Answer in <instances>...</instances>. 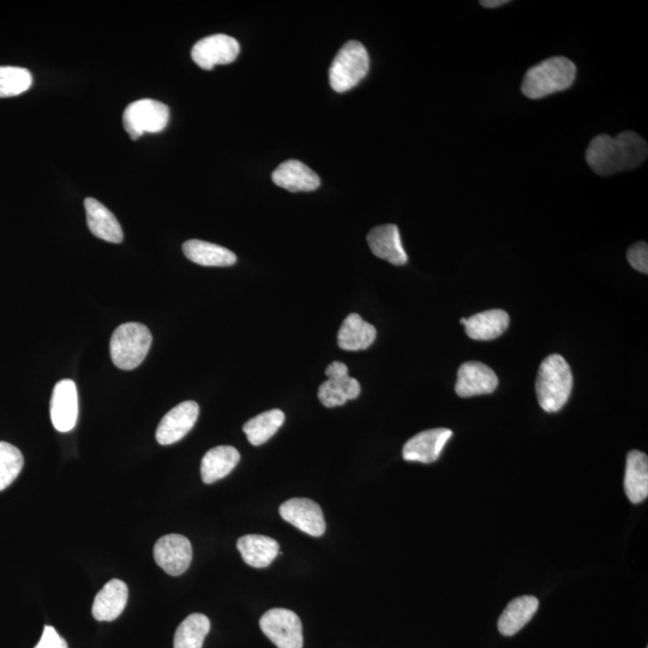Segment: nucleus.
<instances>
[{
	"label": "nucleus",
	"instance_id": "18",
	"mask_svg": "<svg viewBox=\"0 0 648 648\" xmlns=\"http://www.w3.org/2000/svg\"><path fill=\"white\" fill-rule=\"evenodd\" d=\"M272 178L280 188L291 192L314 191L321 184L318 174L298 160L282 162L273 172Z\"/></svg>",
	"mask_w": 648,
	"mask_h": 648
},
{
	"label": "nucleus",
	"instance_id": "19",
	"mask_svg": "<svg viewBox=\"0 0 648 648\" xmlns=\"http://www.w3.org/2000/svg\"><path fill=\"white\" fill-rule=\"evenodd\" d=\"M84 208H86L89 231L95 237L114 244L123 242V228L110 209L92 197L86 198Z\"/></svg>",
	"mask_w": 648,
	"mask_h": 648
},
{
	"label": "nucleus",
	"instance_id": "10",
	"mask_svg": "<svg viewBox=\"0 0 648 648\" xmlns=\"http://www.w3.org/2000/svg\"><path fill=\"white\" fill-rule=\"evenodd\" d=\"M281 518L311 537H322L326 532V520L320 504L309 498H291L279 509Z\"/></svg>",
	"mask_w": 648,
	"mask_h": 648
},
{
	"label": "nucleus",
	"instance_id": "4",
	"mask_svg": "<svg viewBox=\"0 0 648 648\" xmlns=\"http://www.w3.org/2000/svg\"><path fill=\"white\" fill-rule=\"evenodd\" d=\"M152 341V333L143 324L136 322L122 324L114 330L111 338L112 362L120 370L136 369L146 359Z\"/></svg>",
	"mask_w": 648,
	"mask_h": 648
},
{
	"label": "nucleus",
	"instance_id": "26",
	"mask_svg": "<svg viewBox=\"0 0 648 648\" xmlns=\"http://www.w3.org/2000/svg\"><path fill=\"white\" fill-rule=\"evenodd\" d=\"M240 454L231 446H219L210 449L203 456L201 464L202 480L206 484H213L230 474L239 464Z\"/></svg>",
	"mask_w": 648,
	"mask_h": 648
},
{
	"label": "nucleus",
	"instance_id": "33",
	"mask_svg": "<svg viewBox=\"0 0 648 648\" xmlns=\"http://www.w3.org/2000/svg\"><path fill=\"white\" fill-rule=\"evenodd\" d=\"M508 3V0H482V2H480V5L484 6V8L495 9L500 8V6L506 5Z\"/></svg>",
	"mask_w": 648,
	"mask_h": 648
},
{
	"label": "nucleus",
	"instance_id": "28",
	"mask_svg": "<svg viewBox=\"0 0 648 648\" xmlns=\"http://www.w3.org/2000/svg\"><path fill=\"white\" fill-rule=\"evenodd\" d=\"M210 630L206 615L192 614L186 617L174 635V648H202Z\"/></svg>",
	"mask_w": 648,
	"mask_h": 648
},
{
	"label": "nucleus",
	"instance_id": "21",
	"mask_svg": "<svg viewBox=\"0 0 648 648\" xmlns=\"http://www.w3.org/2000/svg\"><path fill=\"white\" fill-rule=\"evenodd\" d=\"M237 548L244 562L254 568H266L280 555L279 543L260 534H248L239 538Z\"/></svg>",
	"mask_w": 648,
	"mask_h": 648
},
{
	"label": "nucleus",
	"instance_id": "29",
	"mask_svg": "<svg viewBox=\"0 0 648 648\" xmlns=\"http://www.w3.org/2000/svg\"><path fill=\"white\" fill-rule=\"evenodd\" d=\"M30 71L17 66H0V98L21 95L32 87Z\"/></svg>",
	"mask_w": 648,
	"mask_h": 648
},
{
	"label": "nucleus",
	"instance_id": "25",
	"mask_svg": "<svg viewBox=\"0 0 648 648\" xmlns=\"http://www.w3.org/2000/svg\"><path fill=\"white\" fill-rule=\"evenodd\" d=\"M183 252L191 262L203 267H231L237 256L224 246L192 239L184 243Z\"/></svg>",
	"mask_w": 648,
	"mask_h": 648
},
{
	"label": "nucleus",
	"instance_id": "22",
	"mask_svg": "<svg viewBox=\"0 0 648 648\" xmlns=\"http://www.w3.org/2000/svg\"><path fill=\"white\" fill-rule=\"evenodd\" d=\"M376 328L363 320L358 314H350L342 322L338 334V344L344 351H363L376 340Z\"/></svg>",
	"mask_w": 648,
	"mask_h": 648
},
{
	"label": "nucleus",
	"instance_id": "24",
	"mask_svg": "<svg viewBox=\"0 0 648 648\" xmlns=\"http://www.w3.org/2000/svg\"><path fill=\"white\" fill-rule=\"evenodd\" d=\"M624 490L634 504L644 502L648 496V458L639 450H632L627 456Z\"/></svg>",
	"mask_w": 648,
	"mask_h": 648
},
{
	"label": "nucleus",
	"instance_id": "3",
	"mask_svg": "<svg viewBox=\"0 0 648 648\" xmlns=\"http://www.w3.org/2000/svg\"><path fill=\"white\" fill-rule=\"evenodd\" d=\"M573 390V374L567 360L560 354H551L540 364L536 393L540 407L555 413L567 404Z\"/></svg>",
	"mask_w": 648,
	"mask_h": 648
},
{
	"label": "nucleus",
	"instance_id": "16",
	"mask_svg": "<svg viewBox=\"0 0 648 648\" xmlns=\"http://www.w3.org/2000/svg\"><path fill=\"white\" fill-rule=\"evenodd\" d=\"M368 243L375 256L394 264V266H404L408 261L406 251L401 243L399 228L396 225L375 227L369 233Z\"/></svg>",
	"mask_w": 648,
	"mask_h": 648
},
{
	"label": "nucleus",
	"instance_id": "8",
	"mask_svg": "<svg viewBox=\"0 0 648 648\" xmlns=\"http://www.w3.org/2000/svg\"><path fill=\"white\" fill-rule=\"evenodd\" d=\"M327 381L318 389V399L324 407L333 408L345 405L348 400L357 399L362 392L356 378L348 375L347 365L333 362L326 369Z\"/></svg>",
	"mask_w": 648,
	"mask_h": 648
},
{
	"label": "nucleus",
	"instance_id": "31",
	"mask_svg": "<svg viewBox=\"0 0 648 648\" xmlns=\"http://www.w3.org/2000/svg\"><path fill=\"white\" fill-rule=\"evenodd\" d=\"M628 261L630 266L641 273H648V246L645 242L636 243L628 250Z\"/></svg>",
	"mask_w": 648,
	"mask_h": 648
},
{
	"label": "nucleus",
	"instance_id": "23",
	"mask_svg": "<svg viewBox=\"0 0 648 648\" xmlns=\"http://www.w3.org/2000/svg\"><path fill=\"white\" fill-rule=\"evenodd\" d=\"M538 608L539 602L536 597L522 596L515 598L502 612L497 624L498 630L504 636H513L519 633L536 615Z\"/></svg>",
	"mask_w": 648,
	"mask_h": 648
},
{
	"label": "nucleus",
	"instance_id": "9",
	"mask_svg": "<svg viewBox=\"0 0 648 648\" xmlns=\"http://www.w3.org/2000/svg\"><path fill=\"white\" fill-rule=\"evenodd\" d=\"M239 52V42L232 36L214 34L197 41L192 47L191 57L203 70H212L215 65L233 63Z\"/></svg>",
	"mask_w": 648,
	"mask_h": 648
},
{
	"label": "nucleus",
	"instance_id": "12",
	"mask_svg": "<svg viewBox=\"0 0 648 648\" xmlns=\"http://www.w3.org/2000/svg\"><path fill=\"white\" fill-rule=\"evenodd\" d=\"M200 406L195 401H184L166 414L156 430V441L170 446L189 434L197 422Z\"/></svg>",
	"mask_w": 648,
	"mask_h": 648
},
{
	"label": "nucleus",
	"instance_id": "6",
	"mask_svg": "<svg viewBox=\"0 0 648 648\" xmlns=\"http://www.w3.org/2000/svg\"><path fill=\"white\" fill-rule=\"evenodd\" d=\"M170 122V108L160 101L142 99L132 102L125 108L123 125L132 140L144 134H156Z\"/></svg>",
	"mask_w": 648,
	"mask_h": 648
},
{
	"label": "nucleus",
	"instance_id": "17",
	"mask_svg": "<svg viewBox=\"0 0 648 648\" xmlns=\"http://www.w3.org/2000/svg\"><path fill=\"white\" fill-rule=\"evenodd\" d=\"M129 590L125 582L119 579L108 581L96 594L93 604V616L96 621L111 622L122 615L128 603Z\"/></svg>",
	"mask_w": 648,
	"mask_h": 648
},
{
	"label": "nucleus",
	"instance_id": "32",
	"mask_svg": "<svg viewBox=\"0 0 648 648\" xmlns=\"http://www.w3.org/2000/svg\"><path fill=\"white\" fill-rule=\"evenodd\" d=\"M35 648H69L68 644L63 638H60L57 630L51 626H47L44 629V633L41 635V639L38 642V645Z\"/></svg>",
	"mask_w": 648,
	"mask_h": 648
},
{
	"label": "nucleus",
	"instance_id": "27",
	"mask_svg": "<svg viewBox=\"0 0 648 648\" xmlns=\"http://www.w3.org/2000/svg\"><path fill=\"white\" fill-rule=\"evenodd\" d=\"M285 422V413L280 410H270L258 414L243 426L252 446H262L268 442Z\"/></svg>",
	"mask_w": 648,
	"mask_h": 648
},
{
	"label": "nucleus",
	"instance_id": "15",
	"mask_svg": "<svg viewBox=\"0 0 648 648\" xmlns=\"http://www.w3.org/2000/svg\"><path fill=\"white\" fill-rule=\"evenodd\" d=\"M78 417V395L74 381L62 380L53 389L51 400V420L60 432L75 428Z\"/></svg>",
	"mask_w": 648,
	"mask_h": 648
},
{
	"label": "nucleus",
	"instance_id": "7",
	"mask_svg": "<svg viewBox=\"0 0 648 648\" xmlns=\"http://www.w3.org/2000/svg\"><path fill=\"white\" fill-rule=\"evenodd\" d=\"M264 635L278 648H303V626L297 614L287 609H272L261 617Z\"/></svg>",
	"mask_w": 648,
	"mask_h": 648
},
{
	"label": "nucleus",
	"instance_id": "5",
	"mask_svg": "<svg viewBox=\"0 0 648 648\" xmlns=\"http://www.w3.org/2000/svg\"><path fill=\"white\" fill-rule=\"evenodd\" d=\"M368 51L359 41H348L336 54L329 70V82L335 92L345 93L368 75Z\"/></svg>",
	"mask_w": 648,
	"mask_h": 648
},
{
	"label": "nucleus",
	"instance_id": "11",
	"mask_svg": "<svg viewBox=\"0 0 648 648\" xmlns=\"http://www.w3.org/2000/svg\"><path fill=\"white\" fill-rule=\"evenodd\" d=\"M154 560L168 575H182L192 561L190 540L180 534H167L154 546Z\"/></svg>",
	"mask_w": 648,
	"mask_h": 648
},
{
	"label": "nucleus",
	"instance_id": "20",
	"mask_svg": "<svg viewBox=\"0 0 648 648\" xmlns=\"http://www.w3.org/2000/svg\"><path fill=\"white\" fill-rule=\"evenodd\" d=\"M466 334L477 341H489L501 336L509 327V315L503 310L479 312L470 318H461Z\"/></svg>",
	"mask_w": 648,
	"mask_h": 648
},
{
	"label": "nucleus",
	"instance_id": "30",
	"mask_svg": "<svg viewBox=\"0 0 648 648\" xmlns=\"http://www.w3.org/2000/svg\"><path fill=\"white\" fill-rule=\"evenodd\" d=\"M23 465L24 459L20 450L8 442H0V491L15 482Z\"/></svg>",
	"mask_w": 648,
	"mask_h": 648
},
{
	"label": "nucleus",
	"instance_id": "13",
	"mask_svg": "<svg viewBox=\"0 0 648 648\" xmlns=\"http://www.w3.org/2000/svg\"><path fill=\"white\" fill-rule=\"evenodd\" d=\"M498 378L494 370L480 362H466L458 371L455 392L460 398L494 393Z\"/></svg>",
	"mask_w": 648,
	"mask_h": 648
},
{
	"label": "nucleus",
	"instance_id": "1",
	"mask_svg": "<svg viewBox=\"0 0 648 648\" xmlns=\"http://www.w3.org/2000/svg\"><path fill=\"white\" fill-rule=\"evenodd\" d=\"M647 154L644 138L634 131H623L616 137H594L586 150V161L594 173L606 177L639 167L646 161Z\"/></svg>",
	"mask_w": 648,
	"mask_h": 648
},
{
	"label": "nucleus",
	"instance_id": "2",
	"mask_svg": "<svg viewBox=\"0 0 648 648\" xmlns=\"http://www.w3.org/2000/svg\"><path fill=\"white\" fill-rule=\"evenodd\" d=\"M576 66L566 57H552L528 69L522 81V94L531 100L543 99L568 89L575 81Z\"/></svg>",
	"mask_w": 648,
	"mask_h": 648
},
{
	"label": "nucleus",
	"instance_id": "14",
	"mask_svg": "<svg viewBox=\"0 0 648 648\" xmlns=\"http://www.w3.org/2000/svg\"><path fill=\"white\" fill-rule=\"evenodd\" d=\"M452 436V430L442 428L420 432L406 442L402 456L406 461L431 464L440 458L444 446Z\"/></svg>",
	"mask_w": 648,
	"mask_h": 648
}]
</instances>
